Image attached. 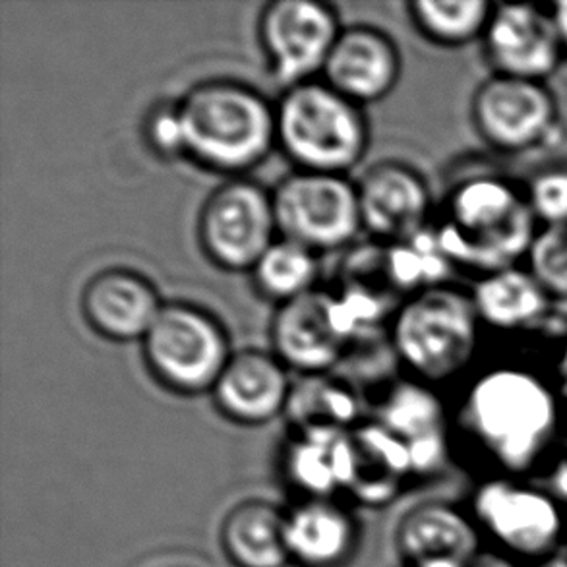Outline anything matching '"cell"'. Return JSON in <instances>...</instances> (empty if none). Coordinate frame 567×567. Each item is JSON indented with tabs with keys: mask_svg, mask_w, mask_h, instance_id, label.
<instances>
[{
	"mask_svg": "<svg viewBox=\"0 0 567 567\" xmlns=\"http://www.w3.org/2000/svg\"><path fill=\"white\" fill-rule=\"evenodd\" d=\"M453 460L478 481L538 483L567 453V403L553 374L527 362L473 370L450 409Z\"/></svg>",
	"mask_w": 567,
	"mask_h": 567,
	"instance_id": "1",
	"label": "cell"
},
{
	"mask_svg": "<svg viewBox=\"0 0 567 567\" xmlns=\"http://www.w3.org/2000/svg\"><path fill=\"white\" fill-rule=\"evenodd\" d=\"M432 229L453 268L483 277L523 266L540 225L525 186L498 173H476L447 190Z\"/></svg>",
	"mask_w": 567,
	"mask_h": 567,
	"instance_id": "2",
	"label": "cell"
},
{
	"mask_svg": "<svg viewBox=\"0 0 567 567\" xmlns=\"http://www.w3.org/2000/svg\"><path fill=\"white\" fill-rule=\"evenodd\" d=\"M483 328L471 291L444 284L403 299L393 312L390 341L413 380L440 388L475 370Z\"/></svg>",
	"mask_w": 567,
	"mask_h": 567,
	"instance_id": "3",
	"label": "cell"
},
{
	"mask_svg": "<svg viewBox=\"0 0 567 567\" xmlns=\"http://www.w3.org/2000/svg\"><path fill=\"white\" fill-rule=\"evenodd\" d=\"M178 113L186 157L215 173L238 178L277 146L276 107L248 85L202 82L185 93Z\"/></svg>",
	"mask_w": 567,
	"mask_h": 567,
	"instance_id": "4",
	"label": "cell"
},
{
	"mask_svg": "<svg viewBox=\"0 0 567 567\" xmlns=\"http://www.w3.org/2000/svg\"><path fill=\"white\" fill-rule=\"evenodd\" d=\"M277 147L297 171L343 175L369 150V124L361 105L323 80L285 90L276 105Z\"/></svg>",
	"mask_w": 567,
	"mask_h": 567,
	"instance_id": "5",
	"label": "cell"
},
{
	"mask_svg": "<svg viewBox=\"0 0 567 567\" xmlns=\"http://www.w3.org/2000/svg\"><path fill=\"white\" fill-rule=\"evenodd\" d=\"M484 548L533 566L567 545V502L533 481H478L467 499Z\"/></svg>",
	"mask_w": 567,
	"mask_h": 567,
	"instance_id": "6",
	"label": "cell"
},
{
	"mask_svg": "<svg viewBox=\"0 0 567 567\" xmlns=\"http://www.w3.org/2000/svg\"><path fill=\"white\" fill-rule=\"evenodd\" d=\"M152 377L178 395L212 393L229 364V338L206 310L186 302L163 305L142 341Z\"/></svg>",
	"mask_w": 567,
	"mask_h": 567,
	"instance_id": "7",
	"label": "cell"
},
{
	"mask_svg": "<svg viewBox=\"0 0 567 567\" xmlns=\"http://www.w3.org/2000/svg\"><path fill=\"white\" fill-rule=\"evenodd\" d=\"M271 196L279 237L315 254L346 248L362 230L359 190L343 175L295 171Z\"/></svg>",
	"mask_w": 567,
	"mask_h": 567,
	"instance_id": "8",
	"label": "cell"
},
{
	"mask_svg": "<svg viewBox=\"0 0 567 567\" xmlns=\"http://www.w3.org/2000/svg\"><path fill=\"white\" fill-rule=\"evenodd\" d=\"M198 238L215 268L250 274L279 238L271 192L248 178H230L199 209Z\"/></svg>",
	"mask_w": 567,
	"mask_h": 567,
	"instance_id": "9",
	"label": "cell"
},
{
	"mask_svg": "<svg viewBox=\"0 0 567 567\" xmlns=\"http://www.w3.org/2000/svg\"><path fill=\"white\" fill-rule=\"evenodd\" d=\"M471 121L494 152L529 154L558 138L560 103L546 82L492 74L473 93Z\"/></svg>",
	"mask_w": 567,
	"mask_h": 567,
	"instance_id": "10",
	"label": "cell"
},
{
	"mask_svg": "<svg viewBox=\"0 0 567 567\" xmlns=\"http://www.w3.org/2000/svg\"><path fill=\"white\" fill-rule=\"evenodd\" d=\"M359 328L341 295L315 289L277 307L271 341L287 369L318 377L343 359Z\"/></svg>",
	"mask_w": 567,
	"mask_h": 567,
	"instance_id": "11",
	"label": "cell"
},
{
	"mask_svg": "<svg viewBox=\"0 0 567 567\" xmlns=\"http://www.w3.org/2000/svg\"><path fill=\"white\" fill-rule=\"evenodd\" d=\"M341 31L336 10L318 0H274L258 20L261 49L285 90L322 74Z\"/></svg>",
	"mask_w": 567,
	"mask_h": 567,
	"instance_id": "12",
	"label": "cell"
},
{
	"mask_svg": "<svg viewBox=\"0 0 567 567\" xmlns=\"http://www.w3.org/2000/svg\"><path fill=\"white\" fill-rule=\"evenodd\" d=\"M483 45L499 76L546 82L566 61L550 8L529 2H496Z\"/></svg>",
	"mask_w": 567,
	"mask_h": 567,
	"instance_id": "13",
	"label": "cell"
},
{
	"mask_svg": "<svg viewBox=\"0 0 567 567\" xmlns=\"http://www.w3.org/2000/svg\"><path fill=\"white\" fill-rule=\"evenodd\" d=\"M395 548L405 567H468L484 543L467 507L430 499L401 515Z\"/></svg>",
	"mask_w": 567,
	"mask_h": 567,
	"instance_id": "14",
	"label": "cell"
},
{
	"mask_svg": "<svg viewBox=\"0 0 567 567\" xmlns=\"http://www.w3.org/2000/svg\"><path fill=\"white\" fill-rule=\"evenodd\" d=\"M362 229L398 245L430 227L432 196L419 171L398 162L378 163L357 183Z\"/></svg>",
	"mask_w": 567,
	"mask_h": 567,
	"instance_id": "15",
	"label": "cell"
},
{
	"mask_svg": "<svg viewBox=\"0 0 567 567\" xmlns=\"http://www.w3.org/2000/svg\"><path fill=\"white\" fill-rule=\"evenodd\" d=\"M165 302L146 277L131 269H105L85 284L80 307L85 322L115 343L144 341Z\"/></svg>",
	"mask_w": 567,
	"mask_h": 567,
	"instance_id": "16",
	"label": "cell"
},
{
	"mask_svg": "<svg viewBox=\"0 0 567 567\" xmlns=\"http://www.w3.org/2000/svg\"><path fill=\"white\" fill-rule=\"evenodd\" d=\"M212 395L223 416L243 426L276 421L291 401L289 369L276 354L246 349L230 357Z\"/></svg>",
	"mask_w": 567,
	"mask_h": 567,
	"instance_id": "17",
	"label": "cell"
},
{
	"mask_svg": "<svg viewBox=\"0 0 567 567\" xmlns=\"http://www.w3.org/2000/svg\"><path fill=\"white\" fill-rule=\"evenodd\" d=\"M323 82L357 105L388 97L401 76L393 39L370 25L343 28L323 66Z\"/></svg>",
	"mask_w": 567,
	"mask_h": 567,
	"instance_id": "18",
	"label": "cell"
},
{
	"mask_svg": "<svg viewBox=\"0 0 567 567\" xmlns=\"http://www.w3.org/2000/svg\"><path fill=\"white\" fill-rule=\"evenodd\" d=\"M357 471L353 432L302 429L285 453V475L307 499H333L349 491Z\"/></svg>",
	"mask_w": 567,
	"mask_h": 567,
	"instance_id": "19",
	"label": "cell"
},
{
	"mask_svg": "<svg viewBox=\"0 0 567 567\" xmlns=\"http://www.w3.org/2000/svg\"><path fill=\"white\" fill-rule=\"evenodd\" d=\"M285 538L291 564L341 567L357 548L359 525L333 499H302L285 515Z\"/></svg>",
	"mask_w": 567,
	"mask_h": 567,
	"instance_id": "20",
	"label": "cell"
},
{
	"mask_svg": "<svg viewBox=\"0 0 567 567\" xmlns=\"http://www.w3.org/2000/svg\"><path fill=\"white\" fill-rule=\"evenodd\" d=\"M473 300L484 328L527 331L545 323L554 300L525 266L499 269L478 277Z\"/></svg>",
	"mask_w": 567,
	"mask_h": 567,
	"instance_id": "21",
	"label": "cell"
},
{
	"mask_svg": "<svg viewBox=\"0 0 567 567\" xmlns=\"http://www.w3.org/2000/svg\"><path fill=\"white\" fill-rule=\"evenodd\" d=\"M285 515L264 499H246L225 515L219 540L235 567H287L291 556L285 538Z\"/></svg>",
	"mask_w": 567,
	"mask_h": 567,
	"instance_id": "22",
	"label": "cell"
},
{
	"mask_svg": "<svg viewBox=\"0 0 567 567\" xmlns=\"http://www.w3.org/2000/svg\"><path fill=\"white\" fill-rule=\"evenodd\" d=\"M378 419L383 429L406 445L436 436H450V406L436 390L416 380L399 382L383 398Z\"/></svg>",
	"mask_w": 567,
	"mask_h": 567,
	"instance_id": "23",
	"label": "cell"
},
{
	"mask_svg": "<svg viewBox=\"0 0 567 567\" xmlns=\"http://www.w3.org/2000/svg\"><path fill=\"white\" fill-rule=\"evenodd\" d=\"M496 2L488 0H413L409 18L422 38L444 49L483 41Z\"/></svg>",
	"mask_w": 567,
	"mask_h": 567,
	"instance_id": "24",
	"label": "cell"
},
{
	"mask_svg": "<svg viewBox=\"0 0 567 567\" xmlns=\"http://www.w3.org/2000/svg\"><path fill=\"white\" fill-rule=\"evenodd\" d=\"M250 274L261 297L285 305L315 291L318 258L305 246L279 237Z\"/></svg>",
	"mask_w": 567,
	"mask_h": 567,
	"instance_id": "25",
	"label": "cell"
},
{
	"mask_svg": "<svg viewBox=\"0 0 567 567\" xmlns=\"http://www.w3.org/2000/svg\"><path fill=\"white\" fill-rule=\"evenodd\" d=\"M295 409L302 429L347 430L359 416L357 399L339 385H315L308 382L292 390L287 411Z\"/></svg>",
	"mask_w": 567,
	"mask_h": 567,
	"instance_id": "26",
	"label": "cell"
},
{
	"mask_svg": "<svg viewBox=\"0 0 567 567\" xmlns=\"http://www.w3.org/2000/svg\"><path fill=\"white\" fill-rule=\"evenodd\" d=\"M523 266L554 302H567V225L540 227Z\"/></svg>",
	"mask_w": 567,
	"mask_h": 567,
	"instance_id": "27",
	"label": "cell"
},
{
	"mask_svg": "<svg viewBox=\"0 0 567 567\" xmlns=\"http://www.w3.org/2000/svg\"><path fill=\"white\" fill-rule=\"evenodd\" d=\"M530 212L540 227L567 225V169H546L525 186Z\"/></svg>",
	"mask_w": 567,
	"mask_h": 567,
	"instance_id": "28",
	"label": "cell"
},
{
	"mask_svg": "<svg viewBox=\"0 0 567 567\" xmlns=\"http://www.w3.org/2000/svg\"><path fill=\"white\" fill-rule=\"evenodd\" d=\"M147 144L155 154L175 159L185 155V128L178 113V105L173 107H157L150 113L146 121Z\"/></svg>",
	"mask_w": 567,
	"mask_h": 567,
	"instance_id": "29",
	"label": "cell"
},
{
	"mask_svg": "<svg viewBox=\"0 0 567 567\" xmlns=\"http://www.w3.org/2000/svg\"><path fill=\"white\" fill-rule=\"evenodd\" d=\"M550 16H553L554 28H556V33L560 39L561 51H564L567 59V0L554 2L550 7Z\"/></svg>",
	"mask_w": 567,
	"mask_h": 567,
	"instance_id": "30",
	"label": "cell"
},
{
	"mask_svg": "<svg viewBox=\"0 0 567 567\" xmlns=\"http://www.w3.org/2000/svg\"><path fill=\"white\" fill-rule=\"evenodd\" d=\"M468 567H523L522 564H517V561L509 560L506 556H502V554L494 553V550H488V548H484L483 553L476 556L475 561L471 564Z\"/></svg>",
	"mask_w": 567,
	"mask_h": 567,
	"instance_id": "31",
	"label": "cell"
},
{
	"mask_svg": "<svg viewBox=\"0 0 567 567\" xmlns=\"http://www.w3.org/2000/svg\"><path fill=\"white\" fill-rule=\"evenodd\" d=\"M553 378L556 388H558V391L561 393V398H564V401L567 403V343L561 347L560 354H558V359H556Z\"/></svg>",
	"mask_w": 567,
	"mask_h": 567,
	"instance_id": "32",
	"label": "cell"
},
{
	"mask_svg": "<svg viewBox=\"0 0 567 567\" xmlns=\"http://www.w3.org/2000/svg\"><path fill=\"white\" fill-rule=\"evenodd\" d=\"M529 567H567V554H554L550 558L537 561V564H533Z\"/></svg>",
	"mask_w": 567,
	"mask_h": 567,
	"instance_id": "33",
	"label": "cell"
}]
</instances>
